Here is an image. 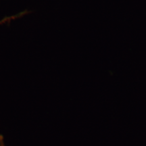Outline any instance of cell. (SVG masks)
Wrapping results in <instances>:
<instances>
[{
    "label": "cell",
    "mask_w": 146,
    "mask_h": 146,
    "mask_svg": "<svg viewBox=\"0 0 146 146\" xmlns=\"http://www.w3.org/2000/svg\"><path fill=\"white\" fill-rule=\"evenodd\" d=\"M26 13H27V12L25 11V12H21V13L18 14H17V15H14V16H10V17H6V18H3L2 21H0V25H2V24L6 23V22L10 21L11 20H13V19H15V18H17L18 17H21V16H22V15H24V14H25Z\"/></svg>",
    "instance_id": "obj_1"
},
{
    "label": "cell",
    "mask_w": 146,
    "mask_h": 146,
    "mask_svg": "<svg viewBox=\"0 0 146 146\" xmlns=\"http://www.w3.org/2000/svg\"><path fill=\"white\" fill-rule=\"evenodd\" d=\"M0 146H5L4 139H3V137L1 135H0Z\"/></svg>",
    "instance_id": "obj_2"
}]
</instances>
